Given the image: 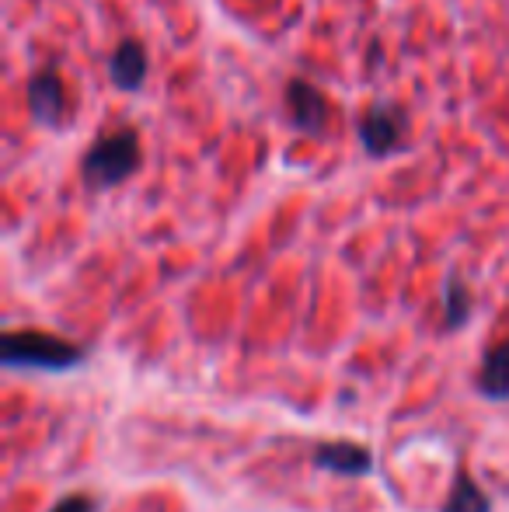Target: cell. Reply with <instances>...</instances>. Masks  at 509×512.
I'll return each instance as SVG.
<instances>
[{"label": "cell", "mask_w": 509, "mask_h": 512, "mask_svg": "<svg viewBox=\"0 0 509 512\" xmlns=\"http://www.w3.org/2000/svg\"><path fill=\"white\" fill-rule=\"evenodd\" d=\"M283 105H286V122H290L297 133L314 136V140L332 136L335 105L328 102V95L314 81H307V77H293L283 91Z\"/></svg>", "instance_id": "obj_4"}, {"label": "cell", "mask_w": 509, "mask_h": 512, "mask_svg": "<svg viewBox=\"0 0 509 512\" xmlns=\"http://www.w3.org/2000/svg\"><path fill=\"white\" fill-rule=\"evenodd\" d=\"M471 314H475V293L468 290L461 276H450L443 286V328L461 331L471 321Z\"/></svg>", "instance_id": "obj_10"}, {"label": "cell", "mask_w": 509, "mask_h": 512, "mask_svg": "<svg viewBox=\"0 0 509 512\" xmlns=\"http://www.w3.org/2000/svg\"><path fill=\"white\" fill-rule=\"evenodd\" d=\"M311 464L318 471H332L339 478H363L374 467V450L353 439H328V443H314Z\"/></svg>", "instance_id": "obj_6"}, {"label": "cell", "mask_w": 509, "mask_h": 512, "mask_svg": "<svg viewBox=\"0 0 509 512\" xmlns=\"http://www.w3.org/2000/svg\"><path fill=\"white\" fill-rule=\"evenodd\" d=\"M102 509V502L95 499V495L88 492H74V495H63L60 502H56L49 512H98Z\"/></svg>", "instance_id": "obj_11"}, {"label": "cell", "mask_w": 509, "mask_h": 512, "mask_svg": "<svg viewBox=\"0 0 509 512\" xmlns=\"http://www.w3.org/2000/svg\"><path fill=\"white\" fill-rule=\"evenodd\" d=\"M140 161H143L140 133L133 126L105 129L88 147V154L81 157V182L91 192L116 189V185L129 182L140 171Z\"/></svg>", "instance_id": "obj_2"}, {"label": "cell", "mask_w": 509, "mask_h": 512, "mask_svg": "<svg viewBox=\"0 0 509 512\" xmlns=\"http://www.w3.org/2000/svg\"><path fill=\"white\" fill-rule=\"evenodd\" d=\"M436 512H492V499H489V492L475 481V474L457 467L447 499H443V506Z\"/></svg>", "instance_id": "obj_9"}, {"label": "cell", "mask_w": 509, "mask_h": 512, "mask_svg": "<svg viewBox=\"0 0 509 512\" xmlns=\"http://www.w3.org/2000/svg\"><path fill=\"white\" fill-rule=\"evenodd\" d=\"M0 359L7 370H35V373H67L84 363V349L67 342L63 335L39 328H14L0 338Z\"/></svg>", "instance_id": "obj_1"}, {"label": "cell", "mask_w": 509, "mask_h": 512, "mask_svg": "<svg viewBox=\"0 0 509 512\" xmlns=\"http://www.w3.org/2000/svg\"><path fill=\"white\" fill-rule=\"evenodd\" d=\"M25 102L28 115H32L35 126H49L56 129L70 112V95H67V81L56 67H42L28 77L25 84Z\"/></svg>", "instance_id": "obj_5"}, {"label": "cell", "mask_w": 509, "mask_h": 512, "mask_svg": "<svg viewBox=\"0 0 509 512\" xmlns=\"http://www.w3.org/2000/svg\"><path fill=\"white\" fill-rule=\"evenodd\" d=\"M150 74L147 46L140 39H123L109 56V81L119 91H140Z\"/></svg>", "instance_id": "obj_7"}, {"label": "cell", "mask_w": 509, "mask_h": 512, "mask_svg": "<svg viewBox=\"0 0 509 512\" xmlns=\"http://www.w3.org/2000/svg\"><path fill=\"white\" fill-rule=\"evenodd\" d=\"M360 147L367 157L384 161V157L405 150L408 136H412V119H408L405 105L398 102H374L363 108L360 115Z\"/></svg>", "instance_id": "obj_3"}, {"label": "cell", "mask_w": 509, "mask_h": 512, "mask_svg": "<svg viewBox=\"0 0 509 512\" xmlns=\"http://www.w3.org/2000/svg\"><path fill=\"white\" fill-rule=\"evenodd\" d=\"M475 391L485 401H506L509 398V338H499L485 349L482 366H478Z\"/></svg>", "instance_id": "obj_8"}]
</instances>
